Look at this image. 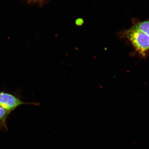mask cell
<instances>
[{"mask_svg":"<svg viewBox=\"0 0 149 149\" xmlns=\"http://www.w3.org/2000/svg\"><path fill=\"white\" fill-rule=\"evenodd\" d=\"M27 3L32 5H40L45 0H26Z\"/></svg>","mask_w":149,"mask_h":149,"instance_id":"5","label":"cell"},{"mask_svg":"<svg viewBox=\"0 0 149 149\" xmlns=\"http://www.w3.org/2000/svg\"><path fill=\"white\" fill-rule=\"evenodd\" d=\"M9 114L8 112L0 106V123L1 126H3V128H5L6 129V120Z\"/></svg>","mask_w":149,"mask_h":149,"instance_id":"4","label":"cell"},{"mask_svg":"<svg viewBox=\"0 0 149 149\" xmlns=\"http://www.w3.org/2000/svg\"><path fill=\"white\" fill-rule=\"evenodd\" d=\"M125 37L130 41L136 52L143 57L149 53V36L144 32L131 28L125 32Z\"/></svg>","mask_w":149,"mask_h":149,"instance_id":"1","label":"cell"},{"mask_svg":"<svg viewBox=\"0 0 149 149\" xmlns=\"http://www.w3.org/2000/svg\"><path fill=\"white\" fill-rule=\"evenodd\" d=\"M83 23V20L82 19H77L76 21V24L78 25H81Z\"/></svg>","mask_w":149,"mask_h":149,"instance_id":"6","label":"cell"},{"mask_svg":"<svg viewBox=\"0 0 149 149\" xmlns=\"http://www.w3.org/2000/svg\"><path fill=\"white\" fill-rule=\"evenodd\" d=\"M28 103L22 101L16 96L6 92H0V106L10 113L22 105Z\"/></svg>","mask_w":149,"mask_h":149,"instance_id":"2","label":"cell"},{"mask_svg":"<svg viewBox=\"0 0 149 149\" xmlns=\"http://www.w3.org/2000/svg\"><path fill=\"white\" fill-rule=\"evenodd\" d=\"M131 28L140 30L149 36V19L138 22L135 23Z\"/></svg>","mask_w":149,"mask_h":149,"instance_id":"3","label":"cell"}]
</instances>
